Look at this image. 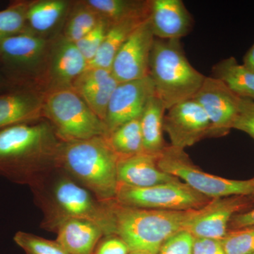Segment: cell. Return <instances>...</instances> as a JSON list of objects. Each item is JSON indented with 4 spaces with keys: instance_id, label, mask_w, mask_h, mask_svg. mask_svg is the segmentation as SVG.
Listing matches in <instances>:
<instances>
[{
    "instance_id": "6da1fadb",
    "label": "cell",
    "mask_w": 254,
    "mask_h": 254,
    "mask_svg": "<svg viewBox=\"0 0 254 254\" xmlns=\"http://www.w3.org/2000/svg\"><path fill=\"white\" fill-rule=\"evenodd\" d=\"M63 141L49 122L19 124L0 129V175L32 186L58 167Z\"/></svg>"
},
{
    "instance_id": "7a4b0ae2",
    "label": "cell",
    "mask_w": 254,
    "mask_h": 254,
    "mask_svg": "<svg viewBox=\"0 0 254 254\" xmlns=\"http://www.w3.org/2000/svg\"><path fill=\"white\" fill-rule=\"evenodd\" d=\"M31 189L43 211L41 225L45 230L56 232L66 220L83 219L98 225L105 235H115L109 201L98 200L62 169H55Z\"/></svg>"
},
{
    "instance_id": "3957f363",
    "label": "cell",
    "mask_w": 254,
    "mask_h": 254,
    "mask_svg": "<svg viewBox=\"0 0 254 254\" xmlns=\"http://www.w3.org/2000/svg\"><path fill=\"white\" fill-rule=\"evenodd\" d=\"M120 157L106 137L63 142L58 167L101 201L115 199Z\"/></svg>"
},
{
    "instance_id": "277c9868",
    "label": "cell",
    "mask_w": 254,
    "mask_h": 254,
    "mask_svg": "<svg viewBox=\"0 0 254 254\" xmlns=\"http://www.w3.org/2000/svg\"><path fill=\"white\" fill-rule=\"evenodd\" d=\"M109 203L115 235L125 241L130 252L143 251L151 254H158L165 241L185 230L196 210L170 211L133 208L121 204L115 199L110 200Z\"/></svg>"
},
{
    "instance_id": "5b68a950",
    "label": "cell",
    "mask_w": 254,
    "mask_h": 254,
    "mask_svg": "<svg viewBox=\"0 0 254 254\" xmlns=\"http://www.w3.org/2000/svg\"><path fill=\"white\" fill-rule=\"evenodd\" d=\"M148 76L166 110L193 98L206 77L190 64L180 40L159 38L150 54Z\"/></svg>"
},
{
    "instance_id": "8992f818",
    "label": "cell",
    "mask_w": 254,
    "mask_h": 254,
    "mask_svg": "<svg viewBox=\"0 0 254 254\" xmlns=\"http://www.w3.org/2000/svg\"><path fill=\"white\" fill-rule=\"evenodd\" d=\"M43 114L64 142L108 136L104 122L72 87L50 91L43 100Z\"/></svg>"
},
{
    "instance_id": "52a82bcc",
    "label": "cell",
    "mask_w": 254,
    "mask_h": 254,
    "mask_svg": "<svg viewBox=\"0 0 254 254\" xmlns=\"http://www.w3.org/2000/svg\"><path fill=\"white\" fill-rule=\"evenodd\" d=\"M159 168L176 177L200 194L210 199L231 195L254 196L252 180H235L211 175L192 162L185 150L168 145L158 155Z\"/></svg>"
},
{
    "instance_id": "ba28073f",
    "label": "cell",
    "mask_w": 254,
    "mask_h": 254,
    "mask_svg": "<svg viewBox=\"0 0 254 254\" xmlns=\"http://www.w3.org/2000/svg\"><path fill=\"white\" fill-rule=\"evenodd\" d=\"M115 200L133 208L187 211L203 208L212 199L179 180L145 188L118 185Z\"/></svg>"
},
{
    "instance_id": "9c48e42d",
    "label": "cell",
    "mask_w": 254,
    "mask_h": 254,
    "mask_svg": "<svg viewBox=\"0 0 254 254\" xmlns=\"http://www.w3.org/2000/svg\"><path fill=\"white\" fill-rule=\"evenodd\" d=\"M254 207V196L237 195L214 198L195 210L185 230L194 237L221 240L228 232L232 218Z\"/></svg>"
},
{
    "instance_id": "30bf717a",
    "label": "cell",
    "mask_w": 254,
    "mask_h": 254,
    "mask_svg": "<svg viewBox=\"0 0 254 254\" xmlns=\"http://www.w3.org/2000/svg\"><path fill=\"white\" fill-rule=\"evenodd\" d=\"M193 99L199 103L210 120V138H219L230 133L240 113L241 97L218 78L206 76Z\"/></svg>"
},
{
    "instance_id": "8fae6325",
    "label": "cell",
    "mask_w": 254,
    "mask_h": 254,
    "mask_svg": "<svg viewBox=\"0 0 254 254\" xmlns=\"http://www.w3.org/2000/svg\"><path fill=\"white\" fill-rule=\"evenodd\" d=\"M166 112L163 130L170 137L172 146L185 150L204 138H210V120L193 98L180 102Z\"/></svg>"
},
{
    "instance_id": "7c38bea8",
    "label": "cell",
    "mask_w": 254,
    "mask_h": 254,
    "mask_svg": "<svg viewBox=\"0 0 254 254\" xmlns=\"http://www.w3.org/2000/svg\"><path fill=\"white\" fill-rule=\"evenodd\" d=\"M155 39L148 18L128 37L113 60L111 71L119 83L148 76L150 54Z\"/></svg>"
},
{
    "instance_id": "4fadbf2b",
    "label": "cell",
    "mask_w": 254,
    "mask_h": 254,
    "mask_svg": "<svg viewBox=\"0 0 254 254\" xmlns=\"http://www.w3.org/2000/svg\"><path fill=\"white\" fill-rule=\"evenodd\" d=\"M155 95L149 76L119 83L110 98L105 120L108 136L124 124L139 118L148 100Z\"/></svg>"
},
{
    "instance_id": "5bb4252c",
    "label": "cell",
    "mask_w": 254,
    "mask_h": 254,
    "mask_svg": "<svg viewBox=\"0 0 254 254\" xmlns=\"http://www.w3.org/2000/svg\"><path fill=\"white\" fill-rule=\"evenodd\" d=\"M148 21L155 38L163 40H181L193 25L182 0H150Z\"/></svg>"
},
{
    "instance_id": "9a60e30c",
    "label": "cell",
    "mask_w": 254,
    "mask_h": 254,
    "mask_svg": "<svg viewBox=\"0 0 254 254\" xmlns=\"http://www.w3.org/2000/svg\"><path fill=\"white\" fill-rule=\"evenodd\" d=\"M88 62L76 44L64 37L55 42L48 63V76L51 90L72 86L88 68Z\"/></svg>"
},
{
    "instance_id": "2e32d148",
    "label": "cell",
    "mask_w": 254,
    "mask_h": 254,
    "mask_svg": "<svg viewBox=\"0 0 254 254\" xmlns=\"http://www.w3.org/2000/svg\"><path fill=\"white\" fill-rule=\"evenodd\" d=\"M119 83L110 69L87 68L71 87L105 123L110 98Z\"/></svg>"
},
{
    "instance_id": "e0dca14e",
    "label": "cell",
    "mask_w": 254,
    "mask_h": 254,
    "mask_svg": "<svg viewBox=\"0 0 254 254\" xmlns=\"http://www.w3.org/2000/svg\"><path fill=\"white\" fill-rule=\"evenodd\" d=\"M158 159V155L144 152L120 158L118 165L119 185L145 188L180 180L160 170Z\"/></svg>"
},
{
    "instance_id": "ac0fdd59",
    "label": "cell",
    "mask_w": 254,
    "mask_h": 254,
    "mask_svg": "<svg viewBox=\"0 0 254 254\" xmlns=\"http://www.w3.org/2000/svg\"><path fill=\"white\" fill-rule=\"evenodd\" d=\"M48 48L43 37L25 32L0 42V63L13 71L32 67L43 59Z\"/></svg>"
},
{
    "instance_id": "d6986e66",
    "label": "cell",
    "mask_w": 254,
    "mask_h": 254,
    "mask_svg": "<svg viewBox=\"0 0 254 254\" xmlns=\"http://www.w3.org/2000/svg\"><path fill=\"white\" fill-rule=\"evenodd\" d=\"M44 97L26 89L0 93V129L38 121L43 116Z\"/></svg>"
},
{
    "instance_id": "ffe728a7",
    "label": "cell",
    "mask_w": 254,
    "mask_h": 254,
    "mask_svg": "<svg viewBox=\"0 0 254 254\" xmlns=\"http://www.w3.org/2000/svg\"><path fill=\"white\" fill-rule=\"evenodd\" d=\"M57 242L68 254H93L103 230L94 222L83 219H70L58 230Z\"/></svg>"
},
{
    "instance_id": "44dd1931",
    "label": "cell",
    "mask_w": 254,
    "mask_h": 254,
    "mask_svg": "<svg viewBox=\"0 0 254 254\" xmlns=\"http://www.w3.org/2000/svg\"><path fill=\"white\" fill-rule=\"evenodd\" d=\"M148 17L135 16L110 25L99 50L88 63V68H103L111 70L113 60L124 43L142 23Z\"/></svg>"
},
{
    "instance_id": "7402d4cb",
    "label": "cell",
    "mask_w": 254,
    "mask_h": 254,
    "mask_svg": "<svg viewBox=\"0 0 254 254\" xmlns=\"http://www.w3.org/2000/svg\"><path fill=\"white\" fill-rule=\"evenodd\" d=\"M166 111L163 102L156 95L148 100L140 117L144 153L159 155L168 146L163 138V121Z\"/></svg>"
},
{
    "instance_id": "603a6c76",
    "label": "cell",
    "mask_w": 254,
    "mask_h": 254,
    "mask_svg": "<svg viewBox=\"0 0 254 254\" xmlns=\"http://www.w3.org/2000/svg\"><path fill=\"white\" fill-rule=\"evenodd\" d=\"M69 1L40 0L28 3L26 11L28 32L41 36L54 29L67 12Z\"/></svg>"
},
{
    "instance_id": "cb8c5ba5",
    "label": "cell",
    "mask_w": 254,
    "mask_h": 254,
    "mask_svg": "<svg viewBox=\"0 0 254 254\" xmlns=\"http://www.w3.org/2000/svg\"><path fill=\"white\" fill-rule=\"evenodd\" d=\"M212 73L235 94L254 101V71L237 63L234 57L214 65Z\"/></svg>"
},
{
    "instance_id": "d4e9b609",
    "label": "cell",
    "mask_w": 254,
    "mask_h": 254,
    "mask_svg": "<svg viewBox=\"0 0 254 254\" xmlns=\"http://www.w3.org/2000/svg\"><path fill=\"white\" fill-rule=\"evenodd\" d=\"M150 0H87L83 1L110 24L135 16L149 17Z\"/></svg>"
},
{
    "instance_id": "484cf974",
    "label": "cell",
    "mask_w": 254,
    "mask_h": 254,
    "mask_svg": "<svg viewBox=\"0 0 254 254\" xmlns=\"http://www.w3.org/2000/svg\"><path fill=\"white\" fill-rule=\"evenodd\" d=\"M106 138L120 158L132 156L143 152L140 118L119 127Z\"/></svg>"
},
{
    "instance_id": "4316f807",
    "label": "cell",
    "mask_w": 254,
    "mask_h": 254,
    "mask_svg": "<svg viewBox=\"0 0 254 254\" xmlns=\"http://www.w3.org/2000/svg\"><path fill=\"white\" fill-rule=\"evenodd\" d=\"M100 18L94 10L83 1L68 16L64 37L71 43H77L96 26Z\"/></svg>"
},
{
    "instance_id": "83f0119b",
    "label": "cell",
    "mask_w": 254,
    "mask_h": 254,
    "mask_svg": "<svg viewBox=\"0 0 254 254\" xmlns=\"http://www.w3.org/2000/svg\"><path fill=\"white\" fill-rule=\"evenodd\" d=\"M28 2L16 1L0 11V42L6 38L28 32L26 11Z\"/></svg>"
},
{
    "instance_id": "f1b7e54d",
    "label": "cell",
    "mask_w": 254,
    "mask_h": 254,
    "mask_svg": "<svg viewBox=\"0 0 254 254\" xmlns=\"http://www.w3.org/2000/svg\"><path fill=\"white\" fill-rule=\"evenodd\" d=\"M14 241L26 254H68L56 240H47L28 232H16Z\"/></svg>"
},
{
    "instance_id": "f546056e",
    "label": "cell",
    "mask_w": 254,
    "mask_h": 254,
    "mask_svg": "<svg viewBox=\"0 0 254 254\" xmlns=\"http://www.w3.org/2000/svg\"><path fill=\"white\" fill-rule=\"evenodd\" d=\"M221 242L226 254H253L254 226L229 230Z\"/></svg>"
},
{
    "instance_id": "4dcf8cb0",
    "label": "cell",
    "mask_w": 254,
    "mask_h": 254,
    "mask_svg": "<svg viewBox=\"0 0 254 254\" xmlns=\"http://www.w3.org/2000/svg\"><path fill=\"white\" fill-rule=\"evenodd\" d=\"M110 25L104 18H100L99 22L91 31L75 43L88 63L95 58L99 50Z\"/></svg>"
},
{
    "instance_id": "1f68e13d",
    "label": "cell",
    "mask_w": 254,
    "mask_h": 254,
    "mask_svg": "<svg viewBox=\"0 0 254 254\" xmlns=\"http://www.w3.org/2000/svg\"><path fill=\"white\" fill-rule=\"evenodd\" d=\"M194 238L187 230H180L164 242L158 254H193Z\"/></svg>"
},
{
    "instance_id": "d6a6232c",
    "label": "cell",
    "mask_w": 254,
    "mask_h": 254,
    "mask_svg": "<svg viewBox=\"0 0 254 254\" xmlns=\"http://www.w3.org/2000/svg\"><path fill=\"white\" fill-rule=\"evenodd\" d=\"M233 128L245 132L254 141V101L242 98L240 111Z\"/></svg>"
},
{
    "instance_id": "836d02e7",
    "label": "cell",
    "mask_w": 254,
    "mask_h": 254,
    "mask_svg": "<svg viewBox=\"0 0 254 254\" xmlns=\"http://www.w3.org/2000/svg\"><path fill=\"white\" fill-rule=\"evenodd\" d=\"M130 250L123 239L116 235H105L95 247L93 254H129Z\"/></svg>"
},
{
    "instance_id": "e575fe53",
    "label": "cell",
    "mask_w": 254,
    "mask_h": 254,
    "mask_svg": "<svg viewBox=\"0 0 254 254\" xmlns=\"http://www.w3.org/2000/svg\"><path fill=\"white\" fill-rule=\"evenodd\" d=\"M193 254H226L221 240L195 237Z\"/></svg>"
},
{
    "instance_id": "d590c367",
    "label": "cell",
    "mask_w": 254,
    "mask_h": 254,
    "mask_svg": "<svg viewBox=\"0 0 254 254\" xmlns=\"http://www.w3.org/2000/svg\"><path fill=\"white\" fill-rule=\"evenodd\" d=\"M254 226V207L237 214L232 218L231 221L229 224V230H239V229L245 228V227Z\"/></svg>"
},
{
    "instance_id": "8d00e7d4",
    "label": "cell",
    "mask_w": 254,
    "mask_h": 254,
    "mask_svg": "<svg viewBox=\"0 0 254 254\" xmlns=\"http://www.w3.org/2000/svg\"><path fill=\"white\" fill-rule=\"evenodd\" d=\"M243 65L245 67L254 71V43L244 57Z\"/></svg>"
},
{
    "instance_id": "74e56055",
    "label": "cell",
    "mask_w": 254,
    "mask_h": 254,
    "mask_svg": "<svg viewBox=\"0 0 254 254\" xmlns=\"http://www.w3.org/2000/svg\"><path fill=\"white\" fill-rule=\"evenodd\" d=\"M7 78L5 77L4 75L3 74L2 71L0 70V89L4 88L5 86H7L9 83Z\"/></svg>"
},
{
    "instance_id": "f35d334b",
    "label": "cell",
    "mask_w": 254,
    "mask_h": 254,
    "mask_svg": "<svg viewBox=\"0 0 254 254\" xmlns=\"http://www.w3.org/2000/svg\"><path fill=\"white\" fill-rule=\"evenodd\" d=\"M129 254H151L148 252H143V251H134V252H130Z\"/></svg>"
},
{
    "instance_id": "ab89813d",
    "label": "cell",
    "mask_w": 254,
    "mask_h": 254,
    "mask_svg": "<svg viewBox=\"0 0 254 254\" xmlns=\"http://www.w3.org/2000/svg\"><path fill=\"white\" fill-rule=\"evenodd\" d=\"M252 180V182H253L254 185V178L251 179Z\"/></svg>"
},
{
    "instance_id": "60d3db41",
    "label": "cell",
    "mask_w": 254,
    "mask_h": 254,
    "mask_svg": "<svg viewBox=\"0 0 254 254\" xmlns=\"http://www.w3.org/2000/svg\"><path fill=\"white\" fill-rule=\"evenodd\" d=\"M254 254V253H253V254Z\"/></svg>"
}]
</instances>
